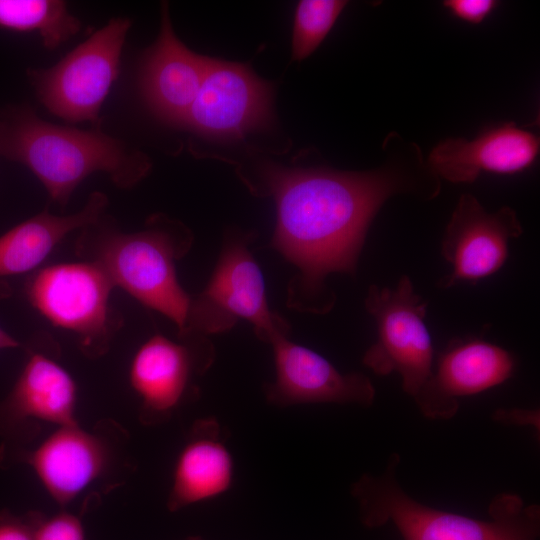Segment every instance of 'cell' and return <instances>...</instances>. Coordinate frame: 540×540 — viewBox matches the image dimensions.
I'll use <instances>...</instances> for the list:
<instances>
[{
	"label": "cell",
	"mask_w": 540,
	"mask_h": 540,
	"mask_svg": "<svg viewBox=\"0 0 540 540\" xmlns=\"http://www.w3.org/2000/svg\"><path fill=\"white\" fill-rule=\"evenodd\" d=\"M108 206V197L93 192L85 206L70 215H54L47 210L22 221L0 236V299L11 296L5 280L35 270L71 232L98 220Z\"/></svg>",
	"instance_id": "19"
},
{
	"label": "cell",
	"mask_w": 540,
	"mask_h": 540,
	"mask_svg": "<svg viewBox=\"0 0 540 540\" xmlns=\"http://www.w3.org/2000/svg\"><path fill=\"white\" fill-rule=\"evenodd\" d=\"M428 302L418 295L409 276L395 287L371 285L365 308L376 324L377 338L364 353L363 364L379 376L398 373L403 391L414 400L433 373V344L425 324Z\"/></svg>",
	"instance_id": "8"
},
{
	"label": "cell",
	"mask_w": 540,
	"mask_h": 540,
	"mask_svg": "<svg viewBox=\"0 0 540 540\" xmlns=\"http://www.w3.org/2000/svg\"><path fill=\"white\" fill-rule=\"evenodd\" d=\"M41 512L30 511L17 516L7 510L0 512V540H33Z\"/></svg>",
	"instance_id": "23"
},
{
	"label": "cell",
	"mask_w": 540,
	"mask_h": 540,
	"mask_svg": "<svg viewBox=\"0 0 540 540\" xmlns=\"http://www.w3.org/2000/svg\"><path fill=\"white\" fill-rule=\"evenodd\" d=\"M515 366L514 356L496 344L479 338L453 340L439 355L430 380L414 401L424 416L449 419L458 411V398L504 383Z\"/></svg>",
	"instance_id": "14"
},
{
	"label": "cell",
	"mask_w": 540,
	"mask_h": 540,
	"mask_svg": "<svg viewBox=\"0 0 540 540\" xmlns=\"http://www.w3.org/2000/svg\"><path fill=\"white\" fill-rule=\"evenodd\" d=\"M443 5L457 18L471 23H481L497 6L493 0H446Z\"/></svg>",
	"instance_id": "24"
},
{
	"label": "cell",
	"mask_w": 540,
	"mask_h": 540,
	"mask_svg": "<svg viewBox=\"0 0 540 540\" xmlns=\"http://www.w3.org/2000/svg\"><path fill=\"white\" fill-rule=\"evenodd\" d=\"M539 153V139L530 131L505 123L472 140L440 142L429 156L432 171L453 183H471L483 173L511 175L528 169Z\"/></svg>",
	"instance_id": "17"
},
{
	"label": "cell",
	"mask_w": 540,
	"mask_h": 540,
	"mask_svg": "<svg viewBox=\"0 0 540 540\" xmlns=\"http://www.w3.org/2000/svg\"><path fill=\"white\" fill-rule=\"evenodd\" d=\"M131 20H109L49 68L28 69L39 101L70 123H98L100 111L120 71Z\"/></svg>",
	"instance_id": "5"
},
{
	"label": "cell",
	"mask_w": 540,
	"mask_h": 540,
	"mask_svg": "<svg viewBox=\"0 0 540 540\" xmlns=\"http://www.w3.org/2000/svg\"><path fill=\"white\" fill-rule=\"evenodd\" d=\"M0 158L29 169L60 206L93 173H105L118 188L129 189L151 168L147 155L99 128L56 125L27 105L0 116Z\"/></svg>",
	"instance_id": "2"
},
{
	"label": "cell",
	"mask_w": 540,
	"mask_h": 540,
	"mask_svg": "<svg viewBox=\"0 0 540 540\" xmlns=\"http://www.w3.org/2000/svg\"><path fill=\"white\" fill-rule=\"evenodd\" d=\"M0 28L37 32L42 44L54 50L76 35L81 22L61 0H0Z\"/></svg>",
	"instance_id": "20"
},
{
	"label": "cell",
	"mask_w": 540,
	"mask_h": 540,
	"mask_svg": "<svg viewBox=\"0 0 540 540\" xmlns=\"http://www.w3.org/2000/svg\"><path fill=\"white\" fill-rule=\"evenodd\" d=\"M522 233L512 208L487 212L475 196L461 195L441 241V255L451 265V272L438 286L450 288L458 282L493 275L507 260L509 241Z\"/></svg>",
	"instance_id": "12"
},
{
	"label": "cell",
	"mask_w": 540,
	"mask_h": 540,
	"mask_svg": "<svg viewBox=\"0 0 540 540\" xmlns=\"http://www.w3.org/2000/svg\"><path fill=\"white\" fill-rule=\"evenodd\" d=\"M192 235L181 223L154 215L145 229L125 233L102 215L81 229L76 255L98 265L115 287L173 321L183 336L191 297L178 282L175 262Z\"/></svg>",
	"instance_id": "3"
},
{
	"label": "cell",
	"mask_w": 540,
	"mask_h": 540,
	"mask_svg": "<svg viewBox=\"0 0 540 540\" xmlns=\"http://www.w3.org/2000/svg\"><path fill=\"white\" fill-rule=\"evenodd\" d=\"M181 339L155 334L133 356L129 382L141 400L143 424L167 421L188 392L192 376L205 372L213 361V347L205 336Z\"/></svg>",
	"instance_id": "11"
},
{
	"label": "cell",
	"mask_w": 540,
	"mask_h": 540,
	"mask_svg": "<svg viewBox=\"0 0 540 540\" xmlns=\"http://www.w3.org/2000/svg\"><path fill=\"white\" fill-rule=\"evenodd\" d=\"M207 57L187 48L176 36L168 6L162 5L160 32L145 52L140 91L149 110L161 121L183 126L198 93Z\"/></svg>",
	"instance_id": "16"
},
{
	"label": "cell",
	"mask_w": 540,
	"mask_h": 540,
	"mask_svg": "<svg viewBox=\"0 0 540 540\" xmlns=\"http://www.w3.org/2000/svg\"><path fill=\"white\" fill-rule=\"evenodd\" d=\"M263 179L276 205L273 247L300 274L290 286L296 308L325 313L331 273L354 274L368 228L385 201L406 188L391 171L344 172L267 164Z\"/></svg>",
	"instance_id": "1"
},
{
	"label": "cell",
	"mask_w": 540,
	"mask_h": 540,
	"mask_svg": "<svg viewBox=\"0 0 540 540\" xmlns=\"http://www.w3.org/2000/svg\"><path fill=\"white\" fill-rule=\"evenodd\" d=\"M492 417L502 424L532 426L539 430L538 409L499 408Z\"/></svg>",
	"instance_id": "25"
},
{
	"label": "cell",
	"mask_w": 540,
	"mask_h": 540,
	"mask_svg": "<svg viewBox=\"0 0 540 540\" xmlns=\"http://www.w3.org/2000/svg\"><path fill=\"white\" fill-rule=\"evenodd\" d=\"M23 345L0 326V350L19 348Z\"/></svg>",
	"instance_id": "26"
},
{
	"label": "cell",
	"mask_w": 540,
	"mask_h": 540,
	"mask_svg": "<svg viewBox=\"0 0 540 540\" xmlns=\"http://www.w3.org/2000/svg\"><path fill=\"white\" fill-rule=\"evenodd\" d=\"M347 5L341 0H302L296 6L292 55L304 60L322 43Z\"/></svg>",
	"instance_id": "21"
},
{
	"label": "cell",
	"mask_w": 540,
	"mask_h": 540,
	"mask_svg": "<svg viewBox=\"0 0 540 540\" xmlns=\"http://www.w3.org/2000/svg\"><path fill=\"white\" fill-rule=\"evenodd\" d=\"M25 364L8 394L0 400V436L19 440L32 423L57 427L77 423V384L53 358L26 349Z\"/></svg>",
	"instance_id": "15"
},
{
	"label": "cell",
	"mask_w": 540,
	"mask_h": 540,
	"mask_svg": "<svg viewBox=\"0 0 540 540\" xmlns=\"http://www.w3.org/2000/svg\"><path fill=\"white\" fill-rule=\"evenodd\" d=\"M186 540H201V539L196 538V537H190V538H187Z\"/></svg>",
	"instance_id": "27"
},
{
	"label": "cell",
	"mask_w": 540,
	"mask_h": 540,
	"mask_svg": "<svg viewBox=\"0 0 540 540\" xmlns=\"http://www.w3.org/2000/svg\"><path fill=\"white\" fill-rule=\"evenodd\" d=\"M33 540H85L81 519L69 512L51 517L42 514L36 524Z\"/></svg>",
	"instance_id": "22"
},
{
	"label": "cell",
	"mask_w": 540,
	"mask_h": 540,
	"mask_svg": "<svg viewBox=\"0 0 540 540\" xmlns=\"http://www.w3.org/2000/svg\"><path fill=\"white\" fill-rule=\"evenodd\" d=\"M400 457L392 454L381 475L365 473L351 487L361 522L368 528L392 523L403 540H538L540 508L503 493L491 501L489 520L435 509L413 499L396 479Z\"/></svg>",
	"instance_id": "4"
},
{
	"label": "cell",
	"mask_w": 540,
	"mask_h": 540,
	"mask_svg": "<svg viewBox=\"0 0 540 540\" xmlns=\"http://www.w3.org/2000/svg\"><path fill=\"white\" fill-rule=\"evenodd\" d=\"M117 428L108 421L93 431L78 422L58 426L34 449L2 446L0 463L29 465L51 498L65 506L110 470L114 458L111 439Z\"/></svg>",
	"instance_id": "9"
},
{
	"label": "cell",
	"mask_w": 540,
	"mask_h": 540,
	"mask_svg": "<svg viewBox=\"0 0 540 540\" xmlns=\"http://www.w3.org/2000/svg\"><path fill=\"white\" fill-rule=\"evenodd\" d=\"M114 287L98 265L82 260L35 271L24 291L35 310L76 336L85 356L99 358L108 352L121 326L109 305Z\"/></svg>",
	"instance_id": "6"
},
{
	"label": "cell",
	"mask_w": 540,
	"mask_h": 540,
	"mask_svg": "<svg viewBox=\"0 0 540 540\" xmlns=\"http://www.w3.org/2000/svg\"><path fill=\"white\" fill-rule=\"evenodd\" d=\"M272 87L246 64L208 58L184 127L199 135L236 140L272 123Z\"/></svg>",
	"instance_id": "10"
},
{
	"label": "cell",
	"mask_w": 540,
	"mask_h": 540,
	"mask_svg": "<svg viewBox=\"0 0 540 540\" xmlns=\"http://www.w3.org/2000/svg\"><path fill=\"white\" fill-rule=\"evenodd\" d=\"M253 234L227 237L205 289L191 298L185 338L220 333L240 319L249 321L259 339L288 335L289 325L268 306L262 272L248 249Z\"/></svg>",
	"instance_id": "7"
},
{
	"label": "cell",
	"mask_w": 540,
	"mask_h": 540,
	"mask_svg": "<svg viewBox=\"0 0 540 540\" xmlns=\"http://www.w3.org/2000/svg\"><path fill=\"white\" fill-rule=\"evenodd\" d=\"M234 462L215 418L196 421L175 462L167 499L170 511L215 498L232 485Z\"/></svg>",
	"instance_id": "18"
},
{
	"label": "cell",
	"mask_w": 540,
	"mask_h": 540,
	"mask_svg": "<svg viewBox=\"0 0 540 540\" xmlns=\"http://www.w3.org/2000/svg\"><path fill=\"white\" fill-rule=\"evenodd\" d=\"M273 347L275 379L264 388L266 399L278 407L307 403L370 406L375 388L363 373H341L315 351L296 344L288 335L269 342Z\"/></svg>",
	"instance_id": "13"
}]
</instances>
